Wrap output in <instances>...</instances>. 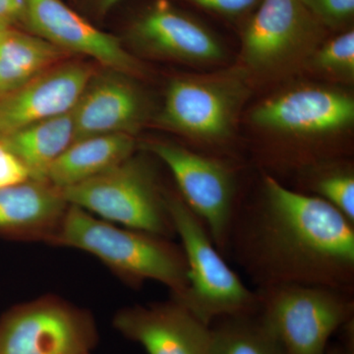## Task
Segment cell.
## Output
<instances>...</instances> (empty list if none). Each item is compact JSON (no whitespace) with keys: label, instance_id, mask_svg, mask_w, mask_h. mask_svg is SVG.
I'll return each instance as SVG.
<instances>
[{"label":"cell","instance_id":"obj_1","mask_svg":"<svg viewBox=\"0 0 354 354\" xmlns=\"http://www.w3.org/2000/svg\"><path fill=\"white\" fill-rule=\"evenodd\" d=\"M228 251L258 288L298 283L353 293L354 223L325 200L269 174L257 206L235 214Z\"/></svg>","mask_w":354,"mask_h":354},{"label":"cell","instance_id":"obj_2","mask_svg":"<svg viewBox=\"0 0 354 354\" xmlns=\"http://www.w3.org/2000/svg\"><path fill=\"white\" fill-rule=\"evenodd\" d=\"M51 244L92 254L133 288L148 279L160 281L179 304L189 290L187 263L181 246L158 235L116 227L74 205H69Z\"/></svg>","mask_w":354,"mask_h":354},{"label":"cell","instance_id":"obj_3","mask_svg":"<svg viewBox=\"0 0 354 354\" xmlns=\"http://www.w3.org/2000/svg\"><path fill=\"white\" fill-rule=\"evenodd\" d=\"M256 292L257 322L283 354H325L332 335L353 318V293L346 291L286 283Z\"/></svg>","mask_w":354,"mask_h":354},{"label":"cell","instance_id":"obj_4","mask_svg":"<svg viewBox=\"0 0 354 354\" xmlns=\"http://www.w3.org/2000/svg\"><path fill=\"white\" fill-rule=\"evenodd\" d=\"M165 200L188 267L189 290L180 304L209 327L223 317L255 314L257 292L227 265L203 221L179 194L165 191Z\"/></svg>","mask_w":354,"mask_h":354},{"label":"cell","instance_id":"obj_5","mask_svg":"<svg viewBox=\"0 0 354 354\" xmlns=\"http://www.w3.org/2000/svg\"><path fill=\"white\" fill-rule=\"evenodd\" d=\"M62 191L69 205L102 220L165 239L176 235L165 191L144 157L132 155L109 171Z\"/></svg>","mask_w":354,"mask_h":354},{"label":"cell","instance_id":"obj_6","mask_svg":"<svg viewBox=\"0 0 354 354\" xmlns=\"http://www.w3.org/2000/svg\"><path fill=\"white\" fill-rule=\"evenodd\" d=\"M97 342L92 314L57 295L16 305L0 317V354H88Z\"/></svg>","mask_w":354,"mask_h":354},{"label":"cell","instance_id":"obj_7","mask_svg":"<svg viewBox=\"0 0 354 354\" xmlns=\"http://www.w3.org/2000/svg\"><path fill=\"white\" fill-rule=\"evenodd\" d=\"M247 95L248 87L237 74L177 77L167 88L158 120L192 139L225 141L232 135Z\"/></svg>","mask_w":354,"mask_h":354},{"label":"cell","instance_id":"obj_8","mask_svg":"<svg viewBox=\"0 0 354 354\" xmlns=\"http://www.w3.org/2000/svg\"><path fill=\"white\" fill-rule=\"evenodd\" d=\"M147 150L169 167L179 196L203 221L218 250L227 252L237 209L234 171L220 160L176 144L153 142L147 145Z\"/></svg>","mask_w":354,"mask_h":354},{"label":"cell","instance_id":"obj_9","mask_svg":"<svg viewBox=\"0 0 354 354\" xmlns=\"http://www.w3.org/2000/svg\"><path fill=\"white\" fill-rule=\"evenodd\" d=\"M325 27L299 0H262L242 36V58L258 73H271L313 53Z\"/></svg>","mask_w":354,"mask_h":354},{"label":"cell","instance_id":"obj_10","mask_svg":"<svg viewBox=\"0 0 354 354\" xmlns=\"http://www.w3.org/2000/svg\"><path fill=\"white\" fill-rule=\"evenodd\" d=\"M262 129L297 138H318L344 131L354 122V100L337 88L304 86L261 102L251 113Z\"/></svg>","mask_w":354,"mask_h":354},{"label":"cell","instance_id":"obj_11","mask_svg":"<svg viewBox=\"0 0 354 354\" xmlns=\"http://www.w3.org/2000/svg\"><path fill=\"white\" fill-rule=\"evenodd\" d=\"M25 27L65 53L97 60L108 69L138 73L140 64L120 39L97 29L62 0H25Z\"/></svg>","mask_w":354,"mask_h":354},{"label":"cell","instance_id":"obj_12","mask_svg":"<svg viewBox=\"0 0 354 354\" xmlns=\"http://www.w3.org/2000/svg\"><path fill=\"white\" fill-rule=\"evenodd\" d=\"M129 36L140 50L191 64H213L225 53L223 44L206 26L172 6L157 0L137 18Z\"/></svg>","mask_w":354,"mask_h":354},{"label":"cell","instance_id":"obj_13","mask_svg":"<svg viewBox=\"0 0 354 354\" xmlns=\"http://www.w3.org/2000/svg\"><path fill=\"white\" fill-rule=\"evenodd\" d=\"M113 324L148 354H212L211 327L174 299L120 309Z\"/></svg>","mask_w":354,"mask_h":354},{"label":"cell","instance_id":"obj_14","mask_svg":"<svg viewBox=\"0 0 354 354\" xmlns=\"http://www.w3.org/2000/svg\"><path fill=\"white\" fill-rule=\"evenodd\" d=\"M76 140L106 134L132 135L148 116V102L128 74L93 75L72 109Z\"/></svg>","mask_w":354,"mask_h":354},{"label":"cell","instance_id":"obj_15","mask_svg":"<svg viewBox=\"0 0 354 354\" xmlns=\"http://www.w3.org/2000/svg\"><path fill=\"white\" fill-rule=\"evenodd\" d=\"M93 75L86 64H57L22 87L0 95V138L72 111Z\"/></svg>","mask_w":354,"mask_h":354},{"label":"cell","instance_id":"obj_16","mask_svg":"<svg viewBox=\"0 0 354 354\" xmlns=\"http://www.w3.org/2000/svg\"><path fill=\"white\" fill-rule=\"evenodd\" d=\"M68 207L62 191L46 180L0 186V237L51 244Z\"/></svg>","mask_w":354,"mask_h":354},{"label":"cell","instance_id":"obj_17","mask_svg":"<svg viewBox=\"0 0 354 354\" xmlns=\"http://www.w3.org/2000/svg\"><path fill=\"white\" fill-rule=\"evenodd\" d=\"M134 137L128 134H106L76 140L53 162L46 180L62 190L76 185L134 155Z\"/></svg>","mask_w":354,"mask_h":354},{"label":"cell","instance_id":"obj_18","mask_svg":"<svg viewBox=\"0 0 354 354\" xmlns=\"http://www.w3.org/2000/svg\"><path fill=\"white\" fill-rule=\"evenodd\" d=\"M29 177L46 180L53 162L75 142L72 111L39 121L0 138Z\"/></svg>","mask_w":354,"mask_h":354},{"label":"cell","instance_id":"obj_19","mask_svg":"<svg viewBox=\"0 0 354 354\" xmlns=\"http://www.w3.org/2000/svg\"><path fill=\"white\" fill-rule=\"evenodd\" d=\"M65 51L17 28L0 31V95L22 87L64 58Z\"/></svg>","mask_w":354,"mask_h":354},{"label":"cell","instance_id":"obj_20","mask_svg":"<svg viewBox=\"0 0 354 354\" xmlns=\"http://www.w3.org/2000/svg\"><path fill=\"white\" fill-rule=\"evenodd\" d=\"M250 317H223L216 320L218 326L211 328L212 354H283Z\"/></svg>","mask_w":354,"mask_h":354},{"label":"cell","instance_id":"obj_21","mask_svg":"<svg viewBox=\"0 0 354 354\" xmlns=\"http://www.w3.org/2000/svg\"><path fill=\"white\" fill-rule=\"evenodd\" d=\"M310 187L354 223V174L349 167H322L310 177Z\"/></svg>","mask_w":354,"mask_h":354},{"label":"cell","instance_id":"obj_22","mask_svg":"<svg viewBox=\"0 0 354 354\" xmlns=\"http://www.w3.org/2000/svg\"><path fill=\"white\" fill-rule=\"evenodd\" d=\"M314 69L327 75L353 80L354 77V32H342L317 48L311 55Z\"/></svg>","mask_w":354,"mask_h":354},{"label":"cell","instance_id":"obj_23","mask_svg":"<svg viewBox=\"0 0 354 354\" xmlns=\"http://www.w3.org/2000/svg\"><path fill=\"white\" fill-rule=\"evenodd\" d=\"M325 28L344 29L353 19L354 0H299Z\"/></svg>","mask_w":354,"mask_h":354},{"label":"cell","instance_id":"obj_24","mask_svg":"<svg viewBox=\"0 0 354 354\" xmlns=\"http://www.w3.org/2000/svg\"><path fill=\"white\" fill-rule=\"evenodd\" d=\"M205 10L227 18H239L252 14L262 0H188Z\"/></svg>","mask_w":354,"mask_h":354},{"label":"cell","instance_id":"obj_25","mask_svg":"<svg viewBox=\"0 0 354 354\" xmlns=\"http://www.w3.org/2000/svg\"><path fill=\"white\" fill-rule=\"evenodd\" d=\"M29 174L0 142V186L29 179Z\"/></svg>","mask_w":354,"mask_h":354},{"label":"cell","instance_id":"obj_26","mask_svg":"<svg viewBox=\"0 0 354 354\" xmlns=\"http://www.w3.org/2000/svg\"><path fill=\"white\" fill-rule=\"evenodd\" d=\"M25 0H0V31L25 26Z\"/></svg>","mask_w":354,"mask_h":354},{"label":"cell","instance_id":"obj_27","mask_svg":"<svg viewBox=\"0 0 354 354\" xmlns=\"http://www.w3.org/2000/svg\"><path fill=\"white\" fill-rule=\"evenodd\" d=\"M95 6L100 12L104 14L113 8L121 0H94Z\"/></svg>","mask_w":354,"mask_h":354},{"label":"cell","instance_id":"obj_28","mask_svg":"<svg viewBox=\"0 0 354 354\" xmlns=\"http://www.w3.org/2000/svg\"><path fill=\"white\" fill-rule=\"evenodd\" d=\"M325 354H346V353H344V351H342V349L333 348V349H330V351H328V349H327V351H326Z\"/></svg>","mask_w":354,"mask_h":354},{"label":"cell","instance_id":"obj_29","mask_svg":"<svg viewBox=\"0 0 354 354\" xmlns=\"http://www.w3.org/2000/svg\"><path fill=\"white\" fill-rule=\"evenodd\" d=\"M88 354H91V353H88Z\"/></svg>","mask_w":354,"mask_h":354}]
</instances>
